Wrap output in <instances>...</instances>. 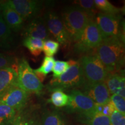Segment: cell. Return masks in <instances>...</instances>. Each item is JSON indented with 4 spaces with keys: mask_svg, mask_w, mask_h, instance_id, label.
<instances>
[{
    "mask_svg": "<svg viewBox=\"0 0 125 125\" xmlns=\"http://www.w3.org/2000/svg\"><path fill=\"white\" fill-rule=\"evenodd\" d=\"M103 38L94 20H91L85 27L81 38L74 45L77 53H88L101 44Z\"/></svg>",
    "mask_w": 125,
    "mask_h": 125,
    "instance_id": "7",
    "label": "cell"
},
{
    "mask_svg": "<svg viewBox=\"0 0 125 125\" xmlns=\"http://www.w3.org/2000/svg\"><path fill=\"white\" fill-rule=\"evenodd\" d=\"M15 109L0 103V125H10L16 118Z\"/></svg>",
    "mask_w": 125,
    "mask_h": 125,
    "instance_id": "18",
    "label": "cell"
},
{
    "mask_svg": "<svg viewBox=\"0 0 125 125\" xmlns=\"http://www.w3.org/2000/svg\"><path fill=\"white\" fill-rule=\"evenodd\" d=\"M111 101L115 110L125 115V98L116 94H112L110 97Z\"/></svg>",
    "mask_w": 125,
    "mask_h": 125,
    "instance_id": "29",
    "label": "cell"
},
{
    "mask_svg": "<svg viewBox=\"0 0 125 125\" xmlns=\"http://www.w3.org/2000/svg\"><path fill=\"white\" fill-rule=\"evenodd\" d=\"M86 119L87 125H110V118L109 116L95 114Z\"/></svg>",
    "mask_w": 125,
    "mask_h": 125,
    "instance_id": "27",
    "label": "cell"
},
{
    "mask_svg": "<svg viewBox=\"0 0 125 125\" xmlns=\"http://www.w3.org/2000/svg\"><path fill=\"white\" fill-rule=\"evenodd\" d=\"M94 53L109 73H118L124 65L125 41L118 38L103 40Z\"/></svg>",
    "mask_w": 125,
    "mask_h": 125,
    "instance_id": "1",
    "label": "cell"
},
{
    "mask_svg": "<svg viewBox=\"0 0 125 125\" xmlns=\"http://www.w3.org/2000/svg\"><path fill=\"white\" fill-rule=\"evenodd\" d=\"M42 125H64L58 112H49L44 114L42 118Z\"/></svg>",
    "mask_w": 125,
    "mask_h": 125,
    "instance_id": "23",
    "label": "cell"
},
{
    "mask_svg": "<svg viewBox=\"0 0 125 125\" xmlns=\"http://www.w3.org/2000/svg\"><path fill=\"white\" fill-rule=\"evenodd\" d=\"M81 91L97 104H102L110 100L111 94L105 82L91 83L86 81Z\"/></svg>",
    "mask_w": 125,
    "mask_h": 125,
    "instance_id": "11",
    "label": "cell"
},
{
    "mask_svg": "<svg viewBox=\"0 0 125 125\" xmlns=\"http://www.w3.org/2000/svg\"><path fill=\"white\" fill-rule=\"evenodd\" d=\"M12 31L3 19L0 16V45L7 43L10 40Z\"/></svg>",
    "mask_w": 125,
    "mask_h": 125,
    "instance_id": "24",
    "label": "cell"
},
{
    "mask_svg": "<svg viewBox=\"0 0 125 125\" xmlns=\"http://www.w3.org/2000/svg\"><path fill=\"white\" fill-rule=\"evenodd\" d=\"M16 63V59L13 56L0 53V69L10 67L15 68Z\"/></svg>",
    "mask_w": 125,
    "mask_h": 125,
    "instance_id": "30",
    "label": "cell"
},
{
    "mask_svg": "<svg viewBox=\"0 0 125 125\" xmlns=\"http://www.w3.org/2000/svg\"><path fill=\"white\" fill-rule=\"evenodd\" d=\"M26 37H32L43 40H49L50 35L43 18L35 17L27 25L24 29Z\"/></svg>",
    "mask_w": 125,
    "mask_h": 125,
    "instance_id": "13",
    "label": "cell"
},
{
    "mask_svg": "<svg viewBox=\"0 0 125 125\" xmlns=\"http://www.w3.org/2000/svg\"><path fill=\"white\" fill-rule=\"evenodd\" d=\"M29 121H27V119L25 118L23 115H19L16 117L13 122L11 125H28Z\"/></svg>",
    "mask_w": 125,
    "mask_h": 125,
    "instance_id": "31",
    "label": "cell"
},
{
    "mask_svg": "<svg viewBox=\"0 0 125 125\" xmlns=\"http://www.w3.org/2000/svg\"><path fill=\"white\" fill-rule=\"evenodd\" d=\"M74 4L83 9L93 19H94L96 15L98 13V9H97L93 0L75 1Z\"/></svg>",
    "mask_w": 125,
    "mask_h": 125,
    "instance_id": "22",
    "label": "cell"
},
{
    "mask_svg": "<svg viewBox=\"0 0 125 125\" xmlns=\"http://www.w3.org/2000/svg\"><path fill=\"white\" fill-rule=\"evenodd\" d=\"M70 65L68 62L64 61H55L54 67L53 68V78H59L60 75L65 73L69 68Z\"/></svg>",
    "mask_w": 125,
    "mask_h": 125,
    "instance_id": "28",
    "label": "cell"
},
{
    "mask_svg": "<svg viewBox=\"0 0 125 125\" xmlns=\"http://www.w3.org/2000/svg\"><path fill=\"white\" fill-rule=\"evenodd\" d=\"M17 70L13 68L0 69V98L12 86L17 85Z\"/></svg>",
    "mask_w": 125,
    "mask_h": 125,
    "instance_id": "16",
    "label": "cell"
},
{
    "mask_svg": "<svg viewBox=\"0 0 125 125\" xmlns=\"http://www.w3.org/2000/svg\"><path fill=\"white\" fill-rule=\"evenodd\" d=\"M61 18L70 40L74 42L81 38L90 20H94L75 5L64 9Z\"/></svg>",
    "mask_w": 125,
    "mask_h": 125,
    "instance_id": "2",
    "label": "cell"
},
{
    "mask_svg": "<svg viewBox=\"0 0 125 125\" xmlns=\"http://www.w3.org/2000/svg\"><path fill=\"white\" fill-rule=\"evenodd\" d=\"M60 44L54 41L48 40L44 41L43 45V52L47 57H53L59 51Z\"/></svg>",
    "mask_w": 125,
    "mask_h": 125,
    "instance_id": "25",
    "label": "cell"
},
{
    "mask_svg": "<svg viewBox=\"0 0 125 125\" xmlns=\"http://www.w3.org/2000/svg\"><path fill=\"white\" fill-rule=\"evenodd\" d=\"M17 85L27 93H41L43 85L25 59L19 62L17 68Z\"/></svg>",
    "mask_w": 125,
    "mask_h": 125,
    "instance_id": "5",
    "label": "cell"
},
{
    "mask_svg": "<svg viewBox=\"0 0 125 125\" xmlns=\"http://www.w3.org/2000/svg\"><path fill=\"white\" fill-rule=\"evenodd\" d=\"M43 41L32 37H26L23 41V45L27 48L34 56H38L43 50Z\"/></svg>",
    "mask_w": 125,
    "mask_h": 125,
    "instance_id": "19",
    "label": "cell"
},
{
    "mask_svg": "<svg viewBox=\"0 0 125 125\" xmlns=\"http://www.w3.org/2000/svg\"><path fill=\"white\" fill-rule=\"evenodd\" d=\"M28 97V93L16 85L0 98V103L5 104L15 110H20L26 105Z\"/></svg>",
    "mask_w": 125,
    "mask_h": 125,
    "instance_id": "12",
    "label": "cell"
},
{
    "mask_svg": "<svg viewBox=\"0 0 125 125\" xmlns=\"http://www.w3.org/2000/svg\"><path fill=\"white\" fill-rule=\"evenodd\" d=\"M6 2L24 20L35 18L42 8V3L36 0H9Z\"/></svg>",
    "mask_w": 125,
    "mask_h": 125,
    "instance_id": "10",
    "label": "cell"
},
{
    "mask_svg": "<svg viewBox=\"0 0 125 125\" xmlns=\"http://www.w3.org/2000/svg\"><path fill=\"white\" fill-rule=\"evenodd\" d=\"M1 7L2 17L10 30L19 31L21 30L24 23L23 19L6 2H1Z\"/></svg>",
    "mask_w": 125,
    "mask_h": 125,
    "instance_id": "14",
    "label": "cell"
},
{
    "mask_svg": "<svg viewBox=\"0 0 125 125\" xmlns=\"http://www.w3.org/2000/svg\"><path fill=\"white\" fill-rule=\"evenodd\" d=\"M70 67L59 78H53L50 81L48 88L50 91L81 89L86 81L79 61H68Z\"/></svg>",
    "mask_w": 125,
    "mask_h": 125,
    "instance_id": "3",
    "label": "cell"
},
{
    "mask_svg": "<svg viewBox=\"0 0 125 125\" xmlns=\"http://www.w3.org/2000/svg\"><path fill=\"white\" fill-rule=\"evenodd\" d=\"M104 82L111 94H116L125 98V79L123 74L109 73Z\"/></svg>",
    "mask_w": 125,
    "mask_h": 125,
    "instance_id": "15",
    "label": "cell"
},
{
    "mask_svg": "<svg viewBox=\"0 0 125 125\" xmlns=\"http://www.w3.org/2000/svg\"><path fill=\"white\" fill-rule=\"evenodd\" d=\"M54 62H55V60L54 57L45 56V58L43 59L42 65L37 69L34 70V73L41 82H42L44 80L45 76L51 71H52Z\"/></svg>",
    "mask_w": 125,
    "mask_h": 125,
    "instance_id": "17",
    "label": "cell"
},
{
    "mask_svg": "<svg viewBox=\"0 0 125 125\" xmlns=\"http://www.w3.org/2000/svg\"><path fill=\"white\" fill-rule=\"evenodd\" d=\"M94 2L98 10L103 12L102 13L120 16L121 9L115 7L108 0H94Z\"/></svg>",
    "mask_w": 125,
    "mask_h": 125,
    "instance_id": "20",
    "label": "cell"
},
{
    "mask_svg": "<svg viewBox=\"0 0 125 125\" xmlns=\"http://www.w3.org/2000/svg\"><path fill=\"white\" fill-rule=\"evenodd\" d=\"M79 62L87 82H104L108 75L109 73L94 52L84 54Z\"/></svg>",
    "mask_w": 125,
    "mask_h": 125,
    "instance_id": "4",
    "label": "cell"
},
{
    "mask_svg": "<svg viewBox=\"0 0 125 125\" xmlns=\"http://www.w3.org/2000/svg\"><path fill=\"white\" fill-rule=\"evenodd\" d=\"M2 16V7H1V2H0V16Z\"/></svg>",
    "mask_w": 125,
    "mask_h": 125,
    "instance_id": "33",
    "label": "cell"
},
{
    "mask_svg": "<svg viewBox=\"0 0 125 125\" xmlns=\"http://www.w3.org/2000/svg\"><path fill=\"white\" fill-rule=\"evenodd\" d=\"M28 125H38L35 122L33 121H30L28 123Z\"/></svg>",
    "mask_w": 125,
    "mask_h": 125,
    "instance_id": "32",
    "label": "cell"
},
{
    "mask_svg": "<svg viewBox=\"0 0 125 125\" xmlns=\"http://www.w3.org/2000/svg\"><path fill=\"white\" fill-rule=\"evenodd\" d=\"M115 110L111 101L109 100L107 103L102 104H97L95 106V114L110 116Z\"/></svg>",
    "mask_w": 125,
    "mask_h": 125,
    "instance_id": "26",
    "label": "cell"
},
{
    "mask_svg": "<svg viewBox=\"0 0 125 125\" xmlns=\"http://www.w3.org/2000/svg\"><path fill=\"white\" fill-rule=\"evenodd\" d=\"M95 106L96 103L80 90L75 89L70 91L67 107L71 112H78L88 118L95 114Z\"/></svg>",
    "mask_w": 125,
    "mask_h": 125,
    "instance_id": "8",
    "label": "cell"
},
{
    "mask_svg": "<svg viewBox=\"0 0 125 125\" xmlns=\"http://www.w3.org/2000/svg\"><path fill=\"white\" fill-rule=\"evenodd\" d=\"M94 20L100 31L103 40L118 38L125 41L121 16L98 12Z\"/></svg>",
    "mask_w": 125,
    "mask_h": 125,
    "instance_id": "6",
    "label": "cell"
},
{
    "mask_svg": "<svg viewBox=\"0 0 125 125\" xmlns=\"http://www.w3.org/2000/svg\"><path fill=\"white\" fill-rule=\"evenodd\" d=\"M50 35H52L59 44L67 46L71 42L64 26L62 18L54 11L49 10L43 17Z\"/></svg>",
    "mask_w": 125,
    "mask_h": 125,
    "instance_id": "9",
    "label": "cell"
},
{
    "mask_svg": "<svg viewBox=\"0 0 125 125\" xmlns=\"http://www.w3.org/2000/svg\"><path fill=\"white\" fill-rule=\"evenodd\" d=\"M49 101L55 107H65L68 105L69 103V96L62 90H55L53 91Z\"/></svg>",
    "mask_w": 125,
    "mask_h": 125,
    "instance_id": "21",
    "label": "cell"
}]
</instances>
